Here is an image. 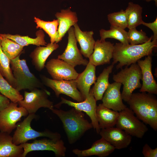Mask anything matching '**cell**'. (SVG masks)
I'll return each mask as SVG.
<instances>
[{
  "label": "cell",
  "instance_id": "18",
  "mask_svg": "<svg viewBox=\"0 0 157 157\" xmlns=\"http://www.w3.org/2000/svg\"><path fill=\"white\" fill-rule=\"evenodd\" d=\"M122 85L115 82L109 84L101 100L104 106L118 112L127 107L122 101L120 91Z\"/></svg>",
  "mask_w": 157,
  "mask_h": 157
},
{
  "label": "cell",
  "instance_id": "12",
  "mask_svg": "<svg viewBox=\"0 0 157 157\" xmlns=\"http://www.w3.org/2000/svg\"><path fill=\"white\" fill-rule=\"evenodd\" d=\"M61 99L60 102L54 106V107L58 108L62 104H65L85 113L91 120L93 128L97 133L99 134L101 129L99 126L96 115L97 101L94 97L92 89H90L86 98L82 102H74L62 97H61Z\"/></svg>",
  "mask_w": 157,
  "mask_h": 157
},
{
  "label": "cell",
  "instance_id": "36",
  "mask_svg": "<svg viewBox=\"0 0 157 157\" xmlns=\"http://www.w3.org/2000/svg\"><path fill=\"white\" fill-rule=\"evenodd\" d=\"M142 153L145 157H157V148L152 149L146 143L143 147Z\"/></svg>",
  "mask_w": 157,
  "mask_h": 157
},
{
  "label": "cell",
  "instance_id": "37",
  "mask_svg": "<svg viewBox=\"0 0 157 157\" xmlns=\"http://www.w3.org/2000/svg\"><path fill=\"white\" fill-rule=\"evenodd\" d=\"M142 24L151 29L153 33L152 39L157 40V18L156 17L154 21L152 22L146 23L144 21Z\"/></svg>",
  "mask_w": 157,
  "mask_h": 157
},
{
  "label": "cell",
  "instance_id": "4",
  "mask_svg": "<svg viewBox=\"0 0 157 157\" xmlns=\"http://www.w3.org/2000/svg\"><path fill=\"white\" fill-rule=\"evenodd\" d=\"M20 55L10 60V65L16 81L15 89L18 91L28 89L30 91L36 88L45 89L44 84L30 70L24 59H20Z\"/></svg>",
  "mask_w": 157,
  "mask_h": 157
},
{
  "label": "cell",
  "instance_id": "9",
  "mask_svg": "<svg viewBox=\"0 0 157 157\" xmlns=\"http://www.w3.org/2000/svg\"><path fill=\"white\" fill-rule=\"evenodd\" d=\"M24 149L22 157H25L31 151H49L54 152L57 157L65 156L67 149L63 141L61 139H55L44 138L35 140L32 143L27 142L20 144Z\"/></svg>",
  "mask_w": 157,
  "mask_h": 157
},
{
  "label": "cell",
  "instance_id": "16",
  "mask_svg": "<svg viewBox=\"0 0 157 157\" xmlns=\"http://www.w3.org/2000/svg\"><path fill=\"white\" fill-rule=\"evenodd\" d=\"M99 134L115 149H120L126 148L131 141V135L117 127L101 129Z\"/></svg>",
  "mask_w": 157,
  "mask_h": 157
},
{
  "label": "cell",
  "instance_id": "6",
  "mask_svg": "<svg viewBox=\"0 0 157 157\" xmlns=\"http://www.w3.org/2000/svg\"><path fill=\"white\" fill-rule=\"evenodd\" d=\"M126 66L116 74H114L113 79L115 82L123 85L121 93L122 100L127 102L131 97L133 91L140 88V81L142 79L140 69L136 63L131 64L129 67Z\"/></svg>",
  "mask_w": 157,
  "mask_h": 157
},
{
  "label": "cell",
  "instance_id": "7",
  "mask_svg": "<svg viewBox=\"0 0 157 157\" xmlns=\"http://www.w3.org/2000/svg\"><path fill=\"white\" fill-rule=\"evenodd\" d=\"M50 93L46 89L35 88L29 92L25 91L23 100L17 103L19 106L24 108L28 114L35 113L40 108L51 110L54 108L53 102L48 99Z\"/></svg>",
  "mask_w": 157,
  "mask_h": 157
},
{
  "label": "cell",
  "instance_id": "29",
  "mask_svg": "<svg viewBox=\"0 0 157 157\" xmlns=\"http://www.w3.org/2000/svg\"><path fill=\"white\" fill-rule=\"evenodd\" d=\"M34 19L37 25L36 28L43 30L48 35L51 43H58L59 22L57 19L47 21L36 17H34Z\"/></svg>",
  "mask_w": 157,
  "mask_h": 157
},
{
  "label": "cell",
  "instance_id": "27",
  "mask_svg": "<svg viewBox=\"0 0 157 157\" xmlns=\"http://www.w3.org/2000/svg\"><path fill=\"white\" fill-rule=\"evenodd\" d=\"M113 67L114 65L112 64L104 68L94 83L92 89L97 101L102 100L105 91L110 84L108 80L109 76Z\"/></svg>",
  "mask_w": 157,
  "mask_h": 157
},
{
  "label": "cell",
  "instance_id": "21",
  "mask_svg": "<svg viewBox=\"0 0 157 157\" xmlns=\"http://www.w3.org/2000/svg\"><path fill=\"white\" fill-rule=\"evenodd\" d=\"M73 27L76 40L80 47L81 53L85 57L89 58L93 51L95 42L93 37V31H83L77 23Z\"/></svg>",
  "mask_w": 157,
  "mask_h": 157
},
{
  "label": "cell",
  "instance_id": "25",
  "mask_svg": "<svg viewBox=\"0 0 157 157\" xmlns=\"http://www.w3.org/2000/svg\"><path fill=\"white\" fill-rule=\"evenodd\" d=\"M96 112L101 129L114 127L116 125L119 115L118 112L109 109L100 104L97 106Z\"/></svg>",
  "mask_w": 157,
  "mask_h": 157
},
{
  "label": "cell",
  "instance_id": "39",
  "mask_svg": "<svg viewBox=\"0 0 157 157\" xmlns=\"http://www.w3.org/2000/svg\"><path fill=\"white\" fill-rule=\"evenodd\" d=\"M145 0L147 1H148V2H149V1H152V0H154V1H155V3H156V5H157V0Z\"/></svg>",
  "mask_w": 157,
  "mask_h": 157
},
{
  "label": "cell",
  "instance_id": "26",
  "mask_svg": "<svg viewBox=\"0 0 157 157\" xmlns=\"http://www.w3.org/2000/svg\"><path fill=\"white\" fill-rule=\"evenodd\" d=\"M0 35L11 39L23 47L31 44L37 46H45L47 44L44 40V32L41 29L36 31V37L35 38H30L28 36L21 35L18 34L12 35L9 33H0Z\"/></svg>",
  "mask_w": 157,
  "mask_h": 157
},
{
  "label": "cell",
  "instance_id": "24",
  "mask_svg": "<svg viewBox=\"0 0 157 157\" xmlns=\"http://www.w3.org/2000/svg\"><path fill=\"white\" fill-rule=\"evenodd\" d=\"M10 134L0 132V157H22L24 149L21 144L13 142Z\"/></svg>",
  "mask_w": 157,
  "mask_h": 157
},
{
  "label": "cell",
  "instance_id": "38",
  "mask_svg": "<svg viewBox=\"0 0 157 157\" xmlns=\"http://www.w3.org/2000/svg\"><path fill=\"white\" fill-rule=\"evenodd\" d=\"M10 100L7 98L0 94V111L6 107L10 103Z\"/></svg>",
  "mask_w": 157,
  "mask_h": 157
},
{
  "label": "cell",
  "instance_id": "22",
  "mask_svg": "<svg viewBox=\"0 0 157 157\" xmlns=\"http://www.w3.org/2000/svg\"><path fill=\"white\" fill-rule=\"evenodd\" d=\"M59 47L57 43H49L45 47L37 46L31 52L29 56L36 70L40 72L43 69L47 58Z\"/></svg>",
  "mask_w": 157,
  "mask_h": 157
},
{
  "label": "cell",
  "instance_id": "23",
  "mask_svg": "<svg viewBox=\"0 0 157 157\" xmlns=\"http://www.w3.org/2000/svg\"><path fill=\"white\" fill-rule=\"evenodd\" d=\"M55 16L59 22L58 28V43L60 41L69 29L77 23L78 19L76 13L69 8L61 10L56 13Z\"/></svg>",
  "mask_w": 157,
  "mask_h": 157
},
{
  "label": "cell",
  "instance_id": "11",
  "mask_svg": "<svg viewBox=\"0 0 157 157\" xmlns=\"http://www.w3.org/2000/svg\"><path fill=\"white\" fill-rule=\"evenodd\" d=\"M44 85L51 89L56 96L58 97L61 94L66 95L77 102L84 100L80 92L78 90L76 80H56L46 76H40Z\"/></svg>",
  "mask_w": 157,
  "mask_h": 157
},
{
  "label": "cell",
  "instance_id": "10",
  "mask_svg": "<svg viewBox=\"0 0 157 157\" xmlns=\"http://www.w3.org/2000/svg\"><path fill=\"white\" fill-rule=\"evenodd\" d=\"M18 106L17 103L11 101L6 107L0 111V132L10 134L22 117L28 115V112L24 108Z\"/></svg>",
  "mask_w": 157,
  "mask_h": 157
},
{
  "label": "cell",
  "instance_id": "1",
  "mask_svg": "<svg viewBox=\"0 0 157 157\" xmlns=\"http://www.w3.org/2000/svg\"><path fill=\"white\" fill-rule=\"evenodd\" d=\"M51 110L61 121L70 144L76 142L87 131L93 128L92 123L85 118L83 112L73 107L67 111L54 108Z\"/></svg>",
  "mask_w": 157,
  "mask_h": 157
},
{
  "label": "cell",
  "instance_id": "33",
  "mask_svg": "<svg viewBox=\"0 0 157 157\" xmlns=\"http://www.w3.org/2000/svg\"><path fill=\"white\" fill-rule=\"evenodd\" d=\"M10 60L1 49L0 38V72L8 82L15 88L16 81L10 66Z\"/></svg>",
  "mask_w": 157,
  "mask_h": 157
},
{
  "label": "cell",
  "instance_id": "30",
  "mask_svg": "<svg viewBox=\"0 0 157 157\" xmlns=\"http://www.w3.org/2000/svg\"><path fill=\"white\" fill-rule=\"evenodd\" d=\"M99 35L100 40L102 41L105 40L107 38H111L117 40L124 44H129L127 39V32L120 27L110 26L108 30L101 29L99 31Z\"/></svg>",
  "mask_w": 157,
  "mask_h": 157
},
{
  "label": "cell",
  "instance_id": "34",
  "mask_svg": "<svg viewBox=\"0 0 157 157\" xmlns=\"http://www.w3.org/2000/svg\"><path fill=\"white\" fill-rule=\"evenodd\" d=\"M107 18L111 26H115L125 29L127 28L128 24L125 10L111 13L107 15Z\"/></svg>",
  "mask_w": 157,
  "mask_h": 157
},
{
  "label": "cell",
  "instance_id": "35",
  "mask_svg": "<svg viewBox=\"0 0 157 157\" xmlns=\"http://www.w3.org/2000/svg\"><path fill=\"white\" fill-rule=\"evenodd\" d=\"M142 30L138 31L136 28L129 29L127 32V39L131 44H142L146 43L150 39Z\"/></svg>",
  "mask_w": 157,
  "mask_h": 157
},
{
  "label": "cell",
  "instance_id": "15",
  "mask_svg": "<svg viewBox=\"0 0 157 157\" xmlns=\"http://www.w3.org/2000/svg\"><path fill=\"white\" fill-rule=\"evenodd\" d=\"M114 45L110 42L97 40L93 51L89 58V62L97 66L110 63L113 58Z\"/></svg>",
  "mask_w": 157,
  "mask_h": 157
},
{
  "label": "cell",
  "instance_id": "20",
  "mask_svg": "<svg viewBox=\"0 0 157 157\" xmlns=\"http://www.w3.org/2000/svg\"><path fill=\"white\" fill-rule=\"evenodd\" d=\"M95 66L89 62L85 69L79 74L76 79L77 88L85 100L88 96L91 86L97 79Z\"/></svg>",
  "mask_w": 157,
  "mask_h": 157
},
{
  "label": "cell",
  "instance_id": "2",
  "mask_svg": "<svg viewBox=\"0 0 157 157\" xmlns=\"http://www.w3.org/2000/svg\"><path fill=\"white\" fill-rule=\"evenodd\" d=\"M152 37L142 44L125 45L120 42L116 43L114 45L112 64L114 65L118 62L116 66L118 69L125 65L136 63L144 56L151 55L154 49L157 46V40H152Z\"/></svg>",
  "mask_w": 157,
  "mask_h": 157
},
{
  "label": "cell",
  "instance_id": "32",
  "mask_svg": "<svg viewBox=\"0 0 157 157\" xmlns=\"http://www.w3.org/2000/svg\"><path fill=\"white\" fill-rule=\"evenodd\" d=\"M0 92L13 102L17 103L24 99L23 96L19 91L13 88L3 76L0 72Z\"/></svg>",
  "mask_w": 157,
  "mask_h": 157
},
{
  "label": "cell",
  "instance_id": "13",
  "mask_svg": "<svg viewBox=\"0 0 157 157\" xmlns=\"http://www.w3.org/2000/svg\"><path fill=\"white\" fill-rule=\"evenodd\" d=\"M68 42L66 47L61 55L58 56V58L62 60L73 67L78 65L86 66L89 61L83 58L80 51L78 49L73 26L67 31Z\"/></svg>",
  "mask_w": 157,
  "mask_h": 157
},
{
  "label": "cell",
  "instance_id": "3",
  "mask_svg": "<svg viewBox=\"0 0 157 157\" xmlns=\"http://www.w3.org/2000/svg\"><path fill=\"white\" fill-rule=\"evenodd\" d=\"M136 117L144 124L157 130V99L145 92L133 93L127 102Z\"/></svg>",
  "mask_w": 157,
  "mask_h": 157
},
{
  "label": "cell",
  "instance_id": "28",
  "mask_svg": "<svg viewBox=\"0 0 157 157\" xmlns=\"http://www.w3.org/2000/svg\"><path fill=\"white\" fill-rule=\"evenodd\" d=\"M126 16L128 27L129 29L136 28L142 24V8L138 4L129 2L125 10Z\"/></svg>",
  "mask_w": 157,
  "mask_h": 157
},
{
  "label": "cell",
  "instance_id": "31",
  "mask_svg": "<svg viewBox=\"0 0 157 157\" xmlns=\"http://www.w3.org/2000/svg\"><path fill=\"white\" fill-rule=\"evenodd\" d=\"M0 38L1 49L10 60L15 58L22 53L24 47L11 39L1 35Z\"/></svg>",
  "mask_w": 157,
  "mask_h": 157
},
{
  "label": "cell",
  "instance_id": "17",
  "mask_svg": "<svg viewBox=\"0 0 157 157\" xmlns=\"http://www.w3.org/2000/svg\"><path fill=\"white\" fill-rule=\"evenodd\" d=\"M151 55L146 57L144 60H139L137 62L141 70L142 82L139 91L157 94V83L152 73V58Z\"/></svg>",
  "mask_w": 157,
  "mask_h": 157
},
{
  "label": "cell",
  "instance_id": "14",
  "mask_svg": "<svg viewBox=\"0 0 157 157\" xmlns=\"http://www.w3.org/2000/svg\"><path fill=\"white\" fill-rule=\"evenodd\" d=\"M45 67L52 79L55 80H76L79 74L74 67L58 58L51 59Z\"/></svg>",
  "mask_w": 157,
  "mask_h": 157
},
{
  "label": "cell",
  "instance_id": "8",
  "mask_svg": "<svg viewBox=\"0 0 157 157\" xmlns=\"http://www.w3.org/2000/svg\"><path fill=\"white\" fill-rule=\"evenodd\" d=\"M119 113L116 127L131 136L142 138L148 130L145 124L135 116L133 111L127 107Z\"/></svg>",
  "mask_w": 157,
  "mask_h": 157
},
{
  "label": "cell",
  "instance_id": "19",
  "mask_svg": "<svg viewBox=\"0 0 157 157\" xmlns=\"http://www.w3.org/2000/svg\"><path fill=\"white\" fill-rule=\"evenodd\" d=\"M115 148L103 138L94 142L91 147L85 150L73 149L72 152L78 157H85L96 156L99 157L108 156L115 150Z\"/></svg>",
  "mask_w": 157,
  "mask_h": 157
},
{
  "label": "cell",
  "instance_id": "5",
  "mask_svg": "<svg viewBox=\"0 0 157 157\" xmlns=\"http://www.w3.org/2000/svg\"><path fill=\"white\" fill-rule=\"evenodd\" d=\"M37 117L35 113H29L22 122L17 124L16 129L12 136L14 144L19 145L40 137L55 139H61V135L58 132H52L47 129L39 131L33 129L31 127V123L33 119Z\"/></svg>",
  "mask_w": 157,
  "mask_h": 157
}]
</instances>
